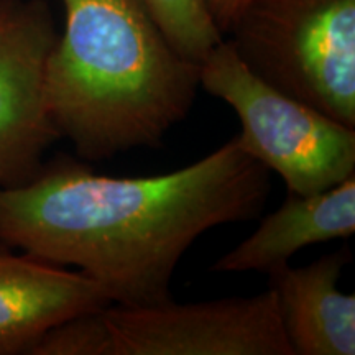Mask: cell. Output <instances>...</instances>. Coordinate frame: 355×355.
Here are the masks:
<instances>
[{"mask_svg": "<svg viewBox=\"0 0 355 355\" xmlns=\"http://www.w3.org/2000/svg\"><path fill=\"white\" fill-rule=\"evenodd\" d=\"M64 32L46 66L61 137L101 162L157 148L193 109L199 64L171 46L141 0H60Z\"/></svg>", "mask_w": 355, "mask_h": 355, "instance_id": "obj_2", "label": "cell"}, {"mask_svg": "<svg viewBox=\"0 0 355 355\" xmlns=\"http://www.w3.org/2000/svg\"><path fill=\"white\" fill-rule=\"evenodd\" d=\"M40 0H0V186L28 183L60 132L46 99V66L56 43Z\"/></svg>", "mask_w": 355, "mask_h": 355, "instance_id": "obj_6", "label": "cell"}, {"mask_svg": "<svg viewBox=\"0 0 355 355\" xmlns=\"http://www.w3.org/2000/svg\"><path fill=\"white\" fill-rule=\"evenodd\" d=\"M355 232V175L321 193H288L285 202L260 222L250 237L212 265L217 273L270 275L301 248Z\"/></svg>", "mask_w": 355, "mask_h": 355, "instance_id": "obj_9", "label": "cell"}, {"mask_svg": "<svg viewBox=\"0 0 355 355\" xmlns=\"http://www.w3.org/2000/svg\"><path fill=\"white\" fill-rule=\"evenodd\" d=\"M199 87L235 110L243 150L277 173L288 193L309 196L355 175V128L266 84L230 40L199 64Z\"/></svg>", "mask_w": 355, "mask_h": 355, "instance_id": "obj_4", "label": "cell"}, {"mask_svg": "<svg viewBox=\"0 0 355 355\" xmlns=\"http://www.w3.org/2000/svg\"><path fill=\"white\" fill-rule=\"evenodd\" d=\"M207 10L219 32L229 33L230 26L235 24L243 8L247 7L248 0H204Z\"/></svg>", "mask_w": 355, "mask_h": 355, "instance_id": "obj_12", "label": "cell"}, {"mask_svg": "<svg viewBox=\"0 0 355 355\" xmlns=\"http://www.w3.org/2000/svg\"><path fill=\"white\" fill-rule=\"evenodd\" d=\"M112 303L110 293L79 270L0 250V355L28 354L53 326Z\"/></svg>", "mask_w": 355, "mask_h": 355, "instance_id": "obj_7", "label": "cell"}, {"mask_svg": "<svg viewBox=\"0 0 355 355\" xmlns=\"http://www.w3.org/2000/svg\"><path fill=\"white\" fill-rule=\"evenodd\" d=\"M270 171L235 135L211 155L157 176H107L58 159L20 186H0V242L76 266L115 304L171 298L178 263L207 230L255 219Z\"/></svg>", "mask_w": 355, "mask_h": 355, "instance_id": "obj_1", "label": "cell"}, {"mask_svg": "<svg viewBox=\"0 0 355 355\" xmlns=\"http://www.w3.org/2000/svg\"><path fill=\"white\" fill-rule=\"evenodd\" d=\"M163 35L184 60L201 64L224 40L204 0H141Z\"/></svg>", "mask_w": 355, "mask_h": 355, "instance_id": "obj_10", "label": "cell"}, {"mask_svg": "<svg viewBox=\"0 0 355 355\" xmlns=\"http://www.w3.org/2000/svg\"><path fill=\"white\" fill-rule=\"evenodd\" d=\"M30 355H115L104 309L83 313L56 324L40 337Z\"/></svg>", "mask_w": 355, "mask_h": 355, "instance_id": "obj_11", "label": "cell"}, {"mask_svg": "<svg viewBox=\"0 0 355 355\" xmlns=\"http://www.w3.org/2000/svg\"><path fill=\"white\" fill-rule=\"evenodd\" d=\"M347 250L268 275L283 329L295 355L355 354V295L339 290Z\"/></svg>", "mask_w": 355, "mask_h": 355, "instance_id": "obj_8", "label": "cell"}, {"mask_svg": "<svg viewBox=\"0 0 355 355\" xmlns=\"http://www.w3.org/2000/svg\"><path fill=\"white\" fill-rule=\"evenodd\" d=\"M229 33L266 84L355 128V0H248Z\"/></svg>", "mask_w": 355, "mask_h": 355, "instance_id": "obj_3", "label": "cell"}, {"mask_svg": "<svg viewBox=\"0 0 355 355\" xmlns=\"http://www.w3.org/2000/svg\"><path fill=\"white\" fill-rule=\"evenodd\" d=\"M104 318L115 355H295L270 286L204 303H112Z\"/></svg>", "mask_w": 355, "mask_h": 355, "instance_id": "obj_5", "label": "cell"}]
</instances>
